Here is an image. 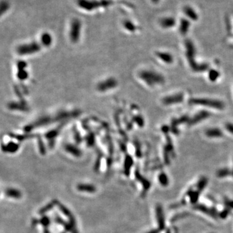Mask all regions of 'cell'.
<instances>
[{
	"mask_svg": "<svg viewBox=\"0 0 233 233\" xmlns=\"http://www.w3.org/2000/svg\"><path fill=\"white\" fill-rule=\"evenodd\" d=\"M152 2H154V3H158L159 1V0H152Z\"/></svg>",
	"mask_w": 233,
	"mask_h": 233,
	"instance_id": "7bdbcfd3",
	"label": "cell"
},
{
	"mask_svg": "<svg viewBox=\"0 0 233 233\" xmlns=\"http://www.w3.org/2000/svg\"><path fill=\"white\" fill-rule=\"evenodd\" d=\"M124 25L126 27V29L131 31H134L136 29L135 26L134 25L133 23H131L129 20H126L124 23Z\"/></svg>",
	"mask_w": 233,
	"mask_h": 233,
	"instance_id": "1f68e13d",
	"label": "cell"
},
{
	"mask_svg": "<svg viewBox=\"0 0 233 233\" xmlns=\"http://www.w3.org/2000/svg\"><path fill=\"white\" fill-rule=\"evenodd\" d=\"M165 233H171V230L170 229H167Z\"/></svg>",
	"mask_w": 233,
	"mask_h": 233,
	"instance_id": "b9f144b4",
	"label": "cell"
},
{
	"mask_svg": "<svg viewBox=\"0 0 233 233\" xmlns=\"http://www.w3.org/2000/svg\"><path fill=\"white\" fill-rule=\"evenodd\" d=\"M184 13L187 16L190 18L192 20L198 19V14L196 13V12L192 9L190 7H185L184 8Z\"/></svg>",
	"mask_w": 233,
	"mask_h": 233,
	"instance_id": "7402d4cb",
	"label": "cell"
},
{
	"mask_svg": "<svg viewBox=\"0 0 233 233\" xmlns=\"http://www.w3.org/2000/svg\"><path fill=\"white\" fill-rule=\"evenodd\" d=\"M51 222V220L49 218V217L46 216H43V218H42L41 219H40V220L34 219L33 220V224L36 225V224L40 223V224L42 225L44 228H48V227L50 226Z\"/></svg>",
	"mask_w": 233,
	"mask_h": 233,
	"instance_id": "ffe728a7",
	"label": "cell"
},
{
	"mask_svg": "<svg viewBox=\"0 0 233 233\" xmlns=\"http://www.w3.org/2000/svg\"><path fill=\"white\" fill-rule=\"evenodd\" d=\"M134 161L133 159L130 155H128L125 159V163L124 167V173L126 176H128L130 173V170L131 167L133 166Z\"/></svg>",
	"mask_w": 233,
	"mask_h": 233,
	"instance_id": "ac0fdd59",
	"label": "cell"
},
{
	"mask_svg": "<svg viewBox=\"0 0 233 233\" xmlns=\"http://www.w3.org/2000/svg\"><path fill=\"white\" fill-rule=\"evenodd\" d=\"M194 209H196L198 211H199L201 212H203V213L208 214V216H211L212 218H213L214 219L218 218V217L219 216V214L218 211L214 207H211V208H208L206 205H205L203 204H196L194 206Z\"/></svg>",
	"mask_w": 233,
	"mask_h": 233,
	"instance_id": "52a82bcc",
	"label": "cell"
},
{
	"mask_svg": "<svg viewBox=\"0 0 233 233\" xmlns=\"http://www.w3.org/2000/svg\"><path fill=\"white\" fill-rule=\"evenodd\" d=\"M190 27V22L186 19H181L179 24V32L181 34H186Z\"/></svg>",
	"mask_w": 233,
	"mask_h": 233,
	"instance_id": "d6986e66",
	"label": "cell"
},
{
	"mask_svg": "<svg viewBox=\"0 0 233 233\" xmlns=\"http://www.w3.org/2000/svg\"><path fill=\"white\" fill-rule=\"evenodd\" d=\"M174 233H179V230L178 227H174Z\"/></svg>",
	"mask_w": 233,
	"mask_h": 233,
	"instance_id": "ab89813d",
	"label": "cell"
},
{
	"mask_svg": "<svg viewBox=\"0 0 233 233\" xmlns=\"http://www.w3.org/2000/svg\"><path fill=\"white\" fill-rule=\"evenodd\" d=\"M175 24V20L174 18H164L161 19L160 25L164 29H168L174 27Z\"/></svg>",
	"mask_w": 233,
	"mask_h": 233,
	"instance_id": "e0dca14e",
	"label": "cell"
},
{
	"mask_svg": "<svg viewBox=\"0 0 233 233\" xmlns=\"http://www.w3.org/2000/svg\"><path fill=\"white\" fill-rule=\"evenodd\" d=\"M67 150L69 151L70 153L73 154V155H75V156H80V154H81V153H80V152L77 149V148H73V147H67Z\"/></svg>",
	"mask_w": 233,
	"mask_h": 233,
	"instance_id": "d6a6232c",
	"label": "cell"
},
{
	"mask_svg": "<svg viewBox=\"0 0 233 233\" xmlns=\"http://www.w3.org/2000/svg\"><path fill=\"white\" fill-rule=\"evenodd\" d=\"M187 195L189 196L190 203L192 204H196L198 202L199 196V192L198 190L194 191L192 189L188 190L187 192Z\"/></svg>",
	"mask_w": 233,
	"mask_h": 233,
	"instance_id": "44dd1931",
	"label": "cell"
},
{
	"mask_svg": "<svg viewBox=\"0 0 233 233\" xmlns=\"http://www.w3.org/2000/svg\"><path fill=\"white\" fill-rule=\"evenodd\" d=\"M43 233H51V232L49 231V229H48V228H45V229H44V230H43Z\"/></svg>",
	"mask_w": 233,
	"mask_h": 233,
	"instance_id": "60d3db41",
	"label": "cell"
},
{
	"mask_svg": "<svg viewBox=\"0 0 233 233\" xmlns=\"http://www.w3.org/2000/svg\"><path fill=\"white\" fill-rule=\"evenodd\" d=\"M185 48H186V56L189 62L191 68L194 71L199 72L204 71L208 69V65L206 63H198L195 62L194 57L196 54V49L190 40H186L185 41Z\"/></svg>",
	"mask_w": 233,
	"mask_h": 233,
	"instance_id": "6da1fadb",
	"label": "cell"
},
{
	"mask_svg": "<svg viewBox=\"0 0 233 233\" xmlns=\"http://www.w3.org/2000/svg\"><path fill=\"white\" fill-rule=\"evenodd\" d=\"M220 75L219 71L216 69H211L208 71V78L212 82H214L218 80Z\"/></svg>",
	"mask_w": 233,
	"mask_h": 233,
	"instance_id": "4316f807",
	"label": "cell"
},
{
	"mask_svg": "<svg viewBox=\"0 0 233 233\" xmlns=\"http://www.w3.org/2000/svg\"><path fill=\"white\" fill-rule=\"evenodd\" d=\"M156 55L161 60H162V61L165 63L171 64L174 61L173 56L169 53H167V52H158V53H157Z\"/></svg>",
	"mask_w": 233,
	"mask_h": 233,
	"instance_id": "9a60e30c",
	"label": "cell"
},
{
	"mask_svg": "<svg viewBox=\"0 0 233 233\" xmlns=\"http://www.w3.org/2000/svg\"><path fill=\"white\" fill-rule=\"evenodd\" d=\"M211 115V114L210 112L207 111H200L198 113H197L193 117H192L189 119L188 122V124H189V125H194L196 124H198L203 121L205 119H208Z\"/></svg>",
	"mask_w": 233,
	"mask_h": 233,
	"instance_id": "9c48e42d",
	"label": "cell"
},
{
	"mask_svg": "<svg viewBox=\"0 0 233 233\" xmlns=\"http://www.w3.org/2000/svg\"><path fill=\"white\" fill-rule=\"evenodd\" d=\"M231 174H232V172L227 168H221L216 172V175L220 178H226V177L230 175Z\"/></svg>",
	"mask_w": 233,
	"mask_h": 233,
	"instance_id": "cb8c5ba5",
	"label": "cell"
},
{
	"mask_svg": "<svg viewBox=\"0 0 233 233\" xmlns=\"http://www.w3.org/2000/svg\"><path fill=\"white\" fill-rule=\"evenodd\" d=\"M189 103L193 105H200L216 108L218 110H223L225 107V104L219 100L205 99V98H194L189 100Z\"/></svg>",
	"mask_w": 233,
	"mask_h": 233,
	"instance_id": "277c9868",
	"label": "cell"
},
{
	"mask_svg": "<svg viewBox=\"0 0 233 233\" xmlns=\"http://www.w3.org/2000/svg\"><path fill=\"white\" fill-rule=\"evenodd\" d=\"M232 176H233V170H232Z\"/></svg>",
	"mask_w": 233,
	"mask_h": 233,
	"instance_id": "ee69618b",
	"label": "cell"
},
{
	"mask_svg": "<svg viewBox=\"0 0 233 233\" xmlns=\"http://www.w3.org/2000/svg\"><path fill=\"white\" fill-rule=\"evenodd\" d=\"M169 152L164 147V162L167 164H170V157H169Z\"/></svg>",
	"mask_w": 233,
	"mask_h": 233,
	"instance_id": "836d02e7",
	"label": "cell"
},
{
	"mask_svg": "<svg viewBox=\"0 0 233 233\" xmlns=\"http://www.w3.org/2000/svg\"><path fill=\"white\" fill-rule=\"evenodd\" d=\"M205 135L210 138H220L223 136V133L218 128H211L205 131Z\"/></svg>",
	"mask_w": 233,
	"mask_h": 233,
	"instance_id": "4fadbf2b",
	"label": "cell"
},
{
	"mask_svg": "<svg viewBox=\"0 0 233 233\" xmlns=\"http://www.w3.org/2000/svg\"><path fill=\"white\" fill-rule=\"evenodd\" d=\"M207 183H208V179L205 178V177H202V178L199 180L198 184H197V189H198V190L199 192L201 191H203L204 190V188H205Z\"/></svg>",
	"mask_w": 233,
	"mask_h": 233,
	"instance_id": "484cf974",
	"label": "cell"
},
{
	"mask_svg": "<svg viewBox=\"0 0 233 233\" xmlns=\"http://www.w3.org/2000/svg\"><path fill=\"white\" fill-rule=\"evenodd\" d=\"M225 127H226V129L227 130V131H229L230 134L233 135V123L227 122L226 124Z\"/></svg>",
	"mask_w": 233,
	"mask_h": 233,
	"instance_id": "d590c367",
	"label": "cell"
},
{
	"mask_svg": "<svg viewBox=\"0 0 233 233\" xmlns=\"http://www.w3.org/2000/svg\"><path fill=\"white\" fill-rule=\"evenodd\" d=\"M56 203H57V199H55V200L53 201V202H51L49 203H48L47 205L42 207L41 209H40L39 211V212H38L39 214L43 215L44 214L46 213V212H47L48 211H49L50 210H51L52 208H53V207L56 205Z\"/></svg>",
	"mask_w": 233,
	"mask_h": 233,
	"instance_id": "603a6c76",
	"label": "cell"
},
{
	"mask_svg": "<svg viewBox=\"0 0 233 233\" xmlns=\"http://www.w3.org/2000/svg\"><path fill=\"white\" fill-rule=\"evenodd\" d=\"M80 29H81V22L78 19H74L71 24L70 29V38L72 41L77 42L80 34Z\"/></svg>",
	"mask_w": 233,
	"mask_h": 233,
	"instance_id": "5b68a950",
	"label": "cell"
},
{
	"mask_svg": "<svg viewBox=\"0 0 233 233\" xmlns=\"http://www.w3.org/2000/svg\"><path fill=\"white\" fill-rule=\"evenodd\" d=\"M224 204L226 206V207L229 208L231 209V208H233V200L226 198L224 199Z\"/></svg>",
	"mask_w": 233,
	"mask_h": 233,
	"instance_id": "e575fe53",
	"label": "cell"
},
{
	"mask_svg": "<svg viewBox=\"0 0 233 233\" xmlns=\"http://www.w3.org/2000/svg\"><path fill=\"white\" fill-rule=\"evenodd\" d=\"M159 231L160 230L158 229H152V230H150L148 232H147L146 233H159Z\"/></svg>",
	"mask_w": 233,
	"mask_h": 233,
	"instance_id": "74e56055",
	"label": "cell"
},
{
	"mask_svg": "<svg viewBox=\"0 0 233 233\" xmlns=\"http://www.w3.org/2000/svg\"><path fill=\"white\" fill-rule=\"evenodd\" d=\"M56 205L58 206L60 211H61L68 219H69V222L72 225V226L75 227H77V222H76L75 216L73 214H72V212L69 209H68V208L65 205H63V204L60 203L58 200H57Z\"/></svg>",
	"mask_w": 233,
	"mask_h": 233,
	"instance_id": "ba28073f",
	"label": "cell"
},
{
	"mask_svg": "<svg viewBox=\"0 0 233 233\" xmlns=\"http://www.w3.org/2000/svg\"><path fill=\"white\" fill-rule=\"evenodd\" d=\"M184 100V95L183 93H177L164 97L162 99V102L166 106L173 105L178 103H181Z\"/></svg>",
	"mask_w": 233,
	"mask_h": 233,
	"instance_id": "8992f818",
	"label": "cell"
},
{
	"mask_svg": "<svg viewBox=\"0 0 233 233\" xmlns=\"http://www.w3.org/2000/svg\"><path fill=\"white\" fill-rule=\"evenodd\" d=\"M162 130H163V131L164 132V133H167L168 130H169V128H168V126H164L162 128Z\"/></svg>",
	"mask_w": 233,
	"mask_h": 233,
	"instance_id": "f35d334b",
	"label": "cell"
},
{
	"mask_svg": "<svg viewBox=\"0 0 233 233\" xmlns=\"http://www.w3.org/2000/svg\"><path fill=\"white\" fill-rule=\"evenodd\" d=\"M156 216L159 229L160 231H163L166 227L165 219H164L163 207L161 205H158L156 206Z\"/></svg>",
	"mask_w": 233,
	"mask_h": 233,
	"instance_id": "8fae6325",
	"label": "cell"
},
{
	"mask_svg": "<svg viewBox=\"0 0 233 233\" xmlns=\"http://www.w3.org/2000/svg\"><path fill=\"white\" fill-rule=\"evenodd\" d=\"M231 213V208L226 207L219 213V217L221 219H226Z\"/></svg>",
	"mask_w": 233,
	"mask_h": 233,
	"instance_id": "4dcf8cb0",
	"label": "cell"
},
{
	"mask_svg": "<svg viewBox=\"0 0 233 233\" xmlns=\"http://www.w3.org/2000/svg\"><path fill=\"white\" fill-rule=\"evenodd\" d=\"M9 9V4L7 1L3 0L0 4V13H1V15L4 14L5 12Z\"/></svg>",
	"mask_w": 233,
	"mask_h": 233,
	"instance_id": "f546056e",
	"label": "cell"
},
{
	"mask_svg": "<svg viewBox=\"0 0 233 233\" xmlns=\"http://www.w3.org/2000/svg\"><path fill=\"white\" fill-rule=\"evenodd\" d=\"M77 188L80 192H88V193H94L97 190V188L93 184L87 183H80L77 184Z\"/></svg>",
	"mask_w": 233,
	"mask_h": 233,
	"instance_id": "5bb4252c",
	"label": "cell"
},
{
	"mask_svg": "<svg viewBox=\"0 0 233 233\" xmlns=\"http://www.w3.org/2000/svg\"><path fill=\"white\" fill-rule=\"evenodd\" d=\"M158 179L160 184L163 187H167L168 185V184H169V179H168V176L165 173H164V172H162V173H161L159 175Z\"/></svg>",
	"mask_w": 233,
	"mask_h": 233,
	"instance_id": "d4e9b609",
	"label": "cell"
},
{
	"mask_svg": "<svg viewBox=\"0 0 233 233\" xmlns=\"http://www.w3.org/2000/svg\"><path fill=\"white\" fill-rule=\"evenodd\" d=\"M5 195L9 198L14 199H19L22 197V192L16 188H9L5 190Z\"/></svg>",
	"mask_w": 233,
	"mask_h": 233,
	"instance_id": "2e32d148",
	"label": "cell"
},
{
	"mask_svg": "<svg viewBox=\"0 0 233 233\" xmlns=\"http://www.w3.org/2000/svg\"><path fill=\"white\" fill-rule=\"evenodd\" d=\"M139 77L150 86L163 85L165 82V78L163 75L152 70L141 71L139 73Z\"/></svg>",
	"mask_w": 233,
	"mask_h": 233,
	"instance_id": "7a4b0ae2",
	"label": "cell"
},
{
	"mask_svg": "<svg viewBox=\"0 0 233 233\" xmlns=\"http://www.w3.org/2000/svg\"><path fill=\"white\" fill-rule=\"evenodd\" d=\"M55 221L57 223L61 225L65 229L66 231L69 232L71 233H78V231L77 229V227L72 226L69 222H66L65 220H63L61 217L58 214H55Z\"/></svg>",
	"mask_w": 233,
	"mask_h": 233,
	"instance_id": "7c38bea8",
	"label": "cell"
},
{
	"mask_svg": "<svg viewBox=\"0 0 233 233\" xmlns=\"http://www.w3.org/2000/svg\"><path fill=\"white\" fill-rule=\"evenodd\" d=\"M111 0H77L78 5L82 9L91 11L99 7H106L112 4Z\"/></svg>",
	"mask_w": 233,
	"mask_h": 233,
	"instance_id": "3957f363",
	"label": "cell"
},
{
	"mask_svg": "<svg viewBox=\"0 0 233 233\" xmlns=\"http://www.w3.org/2000/svg\"><path fill=\"white\" fill-rule=\"evenodd\" d=\"M190 216V214L189 212H181V213H179V214H175V216H173V218H172L171 220H170V222H176V221H178L181 219H183L184 218H186V217Z\"/></svg>",
	"mask_w": 233,
	"mask_h": 233,
	"instance_id": "83f0119b",
	"label": "cell"
},
{
	"mask_svg": "<svg viewBox=\"0 0 233 233\" xmlns=\"http://www.w3.org/2000/svg\"><path fill=\"white\" fill-rule=\"evenodd\" d=\"M186 205V202H185V200H184V199H183L182 201H181V202H180L179 203H175V204H174V205H172V206H170V208H178L179 206H181V205Z\"/></svg>",
	"mask_w": 233,
	"mask_h": 233,
	"instance_id": "8d00e7d4",
	"label": "cell"
},
{
	"mask_svg": "<svg viewBox=\"0 0 233 233\" xmlns=\"http://www.w3.org/2000/svg\"><path fill=\"white\" fill-rule=\"evenodd\" d=\"M135 176L136 179L139 181V182L142 184L143 185V192H142V196H145L146 194L147 193L148 190L150 189L151 187V183L148 181L146 178L143 177L138 170H136L135 172Z\"/></svg>",
	"mask_w": 233,
	"mask_h": 233,
	"instance_id": "30bf717a",
	"label": "cell"
},
{
	"mask_svg": "<svg viewBox=\"0 0 233 233\" xmlns=\"http://www.w3.org/2000/svg\"><path fill=\"white\" fill-rule=\"evenodd\" d=\"M41 40L44 45L48 46L49 45V44H51L52 38L51 35L49 33H43L41 37Z\"/></svg>",
	"mask_w": 233,
	"mask_h": 233,
	"instance_id": "f1b7e54d",
	"label": "cell"
}]
</instances>
